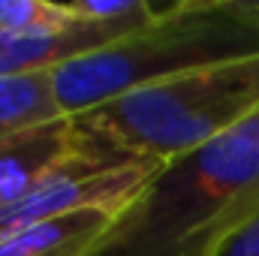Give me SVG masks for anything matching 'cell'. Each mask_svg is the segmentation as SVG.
Segmentation results:
<instances>
[{"instance_id":"1","label":"cell","mask_w":259,"mask_h":256,"mask_svg":"<svg viewBox=\"0 0 259 256\" xmlns=\"http://www.w3.org/2000/svg\"><path fill=\"white\" fill-rule=\"evenodd\" d=\"M259 205V112L163 166L91 256H205Z\"/></svg>"},{"instance_id":"9","label":"cell","mask_w":259,"mask_h":256,"mask_svg":"<svg viewBox=\"0 0 259 256\" xmlns=\"http://www.w3.org/2000/svg\"><path fill=\"white\" fill-rule=\"evenodd\" d=\"M69 6L52 0H0V33H33L69 24Z\"/></svg>"},{"instance_id":"11","label":"cell","mask_w":259,"mask_h":256,"mask_svg":"<svg viewBox=\"0 0 259 256\" xmlns=\"http://www.w3.org/2000/svg\"><path fill=\"white\" fill-rule=\"evenodd\" d=\"M205 256H259V205L235 223Z\"/></svg>"},{"instance_id":"10","label":"cell","mask_w":259,"mask_h":256,"mask_svg":"<svg viewBox=\"0 0 259 256\" xmlns=\"http://www.w3.org/2000/svg\"><path fill=\"white\" fill-rule=\"evenodd\" d=\"M69 15L88 24H151L163 15L145 0H72Z\"/></svg>"},{"instance_id":"2","label":"cell","mask_w":259,"mask_h":256,"mask_svg":"<svg viewBox=\"0 0 259 256\" xmlns=\"http://www.w3.org/2000/svg\"><path fill=\"white\" fill-rule=\"evenodd\" d=\"M244 58H259V21L235 0H187L163 6L157 24L58 66L55 84L66 118H75L139 88Z\"/></svg>"},{"instance_id":"4","label":"cell","mask_w":259,"mask_h":256,"mask_svg":"<svg viewBox=\"0 0 259 256\" xmlns=\"http://www.w3.org/2000/svg\"><path fill=\"white\" fill-rule=\"evenodd\" d=\"M163 166L112 157L100 148H91L55 172H49L39 184H33L24 196L0 208V235L66 220L84 211H109L124 214L130 205L148 190L154 175Z\"/></svg>"},{"instance_id":"8","label":"cell","mask_w":259,"mask_h":256,"mask_svg":"<svg viewBox=\"0 0 259 256\" xmlns=\"http://www.w3.org/2000/svg\"><path fill=\"white\" fill-rule=\"evenodd\" d=\"M55 69L0 75V139L64 121Z\"/></svg>"},{"instance_id":"6","label":"cell","mask_w":259,"mask_h":256,"mask_svg":"<svg viewBox=\"0 0 259 256\" xmlns=\"http://www.w3.org/2000/svg\"><path fill=\"white\" fill-rule=\"evenodd\" d=\"M91 148L97 145L81 136L72 118L0 139V208L15 202L49 172Z\"/></svg>"},{"instance_id":"3","label":"cell","mask_w":259,"mask_h":256,"mask_svg":"<svg viewBox=\"0 0 259 256\" xmlns=\"http://www.w3.org/2000/svg\"><path fill=\"white\" fill-rule=\"evenodd\" d=\"M259 112V58L193 69L75 115L100 151L169 166Z\"/></svg>"},{"instance_id":"7","label":"cell","mask_w":259,"mask_h":256,"mask_svg":"<svg viewBox=\"0 0 259 256\" xmlns=\"http://www.w3.org/2000/svg\"><path fill=\"white\" fill-rule=\"evenodd\" d=\"M115 220L118 214L109 211H84L66 220L3 232L0 256H91Z\"/></svg>"},{"instance_id":"5","label":"cell","mask_w":259,"mask_h":256,"mask_svg":"<svg viewBox=\"0 0 259 256\" xmlns=\"http://www.w3.org/2000/svg\"><path fill=\"white\" fill-rule=\"evenodd\" d=\"M151 24H88L72 18L69 24L33 30V33H0V75L58 69L75 58L94 55L130 33H139Z\"/></svg>"}]
</instances>
